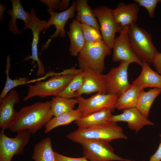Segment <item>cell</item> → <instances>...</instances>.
Here are the masks:
<instances>
[{
  "instance_id": "cell-26",
  "label": "cell",
  "mask_w": 161,
  "mask_h": 161,
  "mask_svg": "<svg viewBox=\"0 0 161 161\" xmlns=\"http://www.w3.org/2000/svg\"><path fill=\"white\" fill-rule=\"evenodd\" d=\"M77 109L58 116L54 117L44 127V133L47 134L55 128L69 124L77 120L81 115Z\"/></svg>"
},
{
  "instance_id": "cell-34",
  "label": "cell",
  "mask_w": 161,
  "mask_h": 161,
  "mask_svg": "<svg viewBox=\"0 0 161 161\" xmlns=\"http://www.w3.org/2000/svg\"><path fill=\"white\" fill-rule=\"evenodd\" d=\"M152 63L157 72L161 75V53L157 52L154 59Z\"/></svg>"
},
{
  "instance_id": "cell-12",
  "label": "cell",
  "mask_w": 161,
  "mask_h": 161,
  "mask_svg": "<svg viewBox=\"0 0 161 161\" xmlns=\"http://www.w3.org/2000/svg\"><path fill=\"white\" fill-rule=\"evenodd\" d=\"M76 8V2L74 1L71 6L65 11L59 13L51 11L48 13L50 15V17L47 21V30L51 25H54L56 30L54 33L51 36V38L42 46V49H47L53 38H56L59 36L62 38L65 37V26L69 19L75 16Z\"/></svg>"
},
{
  "instance_id": "cell-35",
  "label": "cell",
  "mask_w": 161,
  "mask_h": 161,
  "mask_svg": "<svg viewBox=\"0 0 161 161\" xmlns=\"http://www.w3.org/2000/svg\"><path fill=\"white\" fill-rule=\"evenodd\" d=\"M161 137V142L156 152L150 158L148 161H161V134L160 135Z\"/></svg>"
},
{
  "instance_id": "cell-29",
  "label": "cell",
  "mask_w": 161,
  "mask_h": 161,
  "mask_svg": "<svg viewBox=\"0 0 161 161\" xmlns=\"http://www.w3.org/2000/svg\"><path fill=\"white\" fill-rule=\"evenodd\" d=\"M85 72L83 70L76 74L59 96L67 98L75 97L83 85Z\"/></svg>"
},
{
  "instance_id": "cell-30",
  "label": "cell",
  "mask_w": 161,
  "mask_h": 161,
  "mask_svg": "<svg viewBox=\"0 0 161 161\" xmlns=\"http://www.w3.org/2000/svg\"><path fill=\"white\" fill-rule=\"evenodd\" d=\"M81 24L82 30L86 42L94 43L103 40L100 32L89 25Z\"/></svg>"
},
{
  "instance_id": "cell-28",
  "label": "cell",
  "mask_w": 161,
  "mask_h": 161,
  "mask_svg": "<svg viewBox=\"0 0 161 161\" xmlns=\"http://www.w3.org/2000/svg\"><path fill=\"white\" fill-rule=\"evenodd\" d=\"M11 66L10 57H7L6 69L5 71L6 79L4 86L0 95V99L4 98L12 90L18 86L24 85L30 82L29 79L26 77L16 78L11 79L9 77V71Z\"/></svg>"
},
{
  "instance_id": "cell-23",
  "label": "cell",
  "mask_w": 161,
  "mask_h": 161,
  "mask_svg": "<svg viewBox=\"0 0 161 161\" xmlns=\"http://www.w3.org/2000/svg\"><path fill=\"white\" fill-rule=\"evenodd\" d=\"M75 2L77 12L76 19L81 24L90 26L100 32L99 25L87 1L77 0Z\"/></svg>"
},
{
  "instance_id": "cell-13",
  "label": "cell",
  "mask_w": 161,
  "mask_h": 161,
  "mask_svg": "<svg viewBox=\"0 0 161 161\" xmlns=\"http://www.w3.org/2000/svg\"><path fill=\"white\" fill-rule=\"evenodd\" d=\"M31 15L32 20L28 28L31 29L32 34V55L26 57L24 61L30 59L32 60L31 64H34L36 62L38 66V71L42 72L45 71L44 66L38 56V46L39 39L40 33L44 30H47V21L46 20H41L36 16V10L32 8L30 12Z\"/></svg>"
},
{
  "instance_id": "cell-20",
  "label": "cell",
  "mask_w": 161,
  "mask_h": 161,
  "mask_svg": "<svg viewBox=\"0 0 161 161\" xmlns=\"http://www.w3.org/2000/svg\"><path fill=\"white\" fill-rule=\"evenodd\" d=\"M67 33L70 40V54L73 56H78L86 42L81 23L76 19H73L70 24L69 30Z\"/></svg>"
},
{
  "instance_id": "cell-6",
  "label": "cell",
  "mask_w": 161,
  "mask_h": 161,
  "mask_svg": "<svg viewBox=\"0 0 161 161\" xmlns=\"http://www.w3.org/2000/svg\"><path fill=\"white\" fill-rule=\"evenodd\" d=\"M80 144L84 157L90 161H131L115 154L109 142L101 140H86Z\"/></svg>"
},
{
  "instance_id": "cell-5",
  "label": "cell",
  "mask_w": 161,
  "mask_h": 161,
  "mask_svg": "<svg viewBox=\"0 0 161 161\" xmlns=\"http://www.w3.org/2000/svg\"><path fill=\"white\" fill-rule=\"evenodd\" d=\"M112 49L103 40L86 42L78 56L80 68L88 67L102 73L105 69V58L111 54Z\"/></svg>"
},
{
  "instance_id": "cell-17",
  "label": "cell",
  "mask_w": 161,
  "mask_h": 161,
  "mask_svg": "<svg viewBox=\"0 0 161 161\" xmlns=\"http://www.w3.org/2000/svg\"><path fill=\"white\" fill-rule=\"evenodd\" d=\"M20 1V0H11L12 9H8L7 11V13L11 17L8 24L9 30L16 35H21L23 33L17 27L16 21L17 19H21L24 21L25 26L23 30L28 28L32 20L30 13L24 10Z\"/></svg>"
},
{
  "instance_id": "cell-21",
  "label": "cell",
  "mask_w": 161,
  "mask_h": 161,
  "mask_svg": "<svg viewBox=\"0 0 161 161\" xmlns=\"http://www.w3.org/2000/svg\"><path fill=\"white\" fill-rule=\"evenodd\" d=\"M144 88L132 83L117 98L115 108L118 110L136 107L138 100Z\"/></svg>"
},
{
  "instance_id": "cell-10",
  "label": "cell",
  "mask_w": 161,
  "mask_h": 161,
  "mask_svg": "<svg viewBox=\"0 0 161 161\" xmlns=\"http://www.w3.org/2000/svg\"><path fill=\"white\" fill-rule=\"evenodd\" d=\"M118 97L114 95L99 93L88 98H85L80 96L76 98L78 105L77 109L81 112L82 115L105 108H109L113 112L115 109V104Z\"/></svg>"
},
{
  "instance_id": "cell-11",
  "label": "cell",
  "mask_w": 161,
  "mask_h": 161,
  "mask_svg": "<svg viewBox=\"0 0 161 161\" xmlns=\"http://www.w3.org/2000/svg\"><path fill=\"white\" fill-rule=\"evenodd\" d=\"M128 26L123 27L119 36L116 38L112 49V61L135 63L142 66L143 62L136 56L130 45L128 36Z\"/></svg>"
},
{
  "instance_id": "cell-4",
  "label": "cell",
  "mask_w": 161,
  "mask_h": 161,
  "mask_svg": "<svg viewBox=\"0 0 161 161\" xmlns=\"http://www.w3.org/2000/svg\"><path fill=\"white\" fill-rule=\"evenodd\" d=\"M76 74H63L62 72L55 73L49 79L28 85V90L23 100L26 101L36 96L45 98L50 96H59Z\"/></svg>"
},
{
  "instance_id": "cell-3",
  "label": "cell",
  "mask_w": 161,
  "mask_h": 161,
  "mask_svg": "<svg viewBox=\"0 0 161 161\" xmlns=\"http://www.w3.org/2000/svg\"><path fill=\"white\" fill-rule=\"evenodd\" d=\"M128 36L131 47L137 57L142 61L152 63L158 52L151 34L135 23L128 26Z\"/></svg>"
},
{
  "instance_id": "cell-37",
  "label": "cell",
  "mask_w": 161,
  "mask_h": 161,
  "mask_svg": "<svg viewBox=\"0 0 161 161\" xmlns=\"http://www.w3.org/2000/svg\"><path fill=\"white\" fill-rule=\"evenodd\" d=\"M5 7L2 4H0V19L1 22H2L4 20V13L5 9Z\"/></svg>"
},
{
  "instance_id": "cell-27",
  "label": "cell",
  "mask_w": 161,
  "mask_h": 161,
  "mask_svg": "<svg viewBox=\"0 0 161 161\" xmlns=\"http://www.w3.org/2000/svg\"><path fill=\"white\" fill-rule=\"evenodd\" d=\"M161 92V89L157 88H154L147 92L143 90L140 95L136 108L148 118L152 105Z\"/></svg>"
},
{
  "instance_id": "cell-1",
  "label": "cell",
  "mask_w": 161,
  "mask_h": 161,
  "mask_svg": "<svg viewBox=\"0 0 161 161\" xmlns=\"http://www.w3.org/2000/svg\"><path fill=\"white\" fill-rule=\"evenodd\" d=\"M53 116L51 101L37 102L22 107L18 112L9 129L16 132L27 130L31 134H34L45 127Z\"/></svg>"
},
{
  "instance_id": "cell-2",
  "label": "cell",
  "mask_w": 161,
  "mask_h": 161,
  "mask_svg": "<svg viewBox=\"0 0 161 161\" xmlns=\"http://www.w3.org/2000/svg\"><path fill=\"white\" fill-rule=\"evenodd\" d=\"M66 137L74 142L79 143L86 140H98L109 142L119 139H126L122 128L116 123H109L86 128H78L68 134Z\"/></svg>"
},
{
  "instance_id": "cell-24",
  "label": "cell",
  "mask_w": 161,
  "mask_h": 161,
  "mask_svg": "<svg viewBox=\"0 0 161 161\" xmlns=\"http://www.w3.org/2000/svg\"><path fill=\"white\" fill-rule=\"evenodd\" d=\"M32 158L34 161H55L50 138H45L35 144Z\"/></svg>"
},
{
  "instance_id": "cell-9",
  "label": "cell",
  "mask_w": 161,
  "mask_h": 161,
  "mask_svg": "<svg viewBox=\"0 0 161 161\" xmlns=\"http://www.w3.org/2000/svg\"><path fill=\"white\" fill-rule=\"evenodd\" d=\"M129 63L120 62L119 65L112 68L105 75L107 94L118 97L130 85L128 77Z\"/></svg>"
},
{
  "instance_id": "cell-36",
  "label": "cell",
  "mask_w": 161,
  "mask_h": 161,
  "mask_svg": "<svg viewBox=\"0 0 161 161\" xmlns=\"http://www.w3.org/2000/svg\"><path fill=\"white\" fill-rule=\"evenodd\" d=\"M69 0H62L60 1L58 8L59 10L63 11L69 8Z\"/></svg>"
},
{
  "instance_id": "cell-31",
  "label": "cell",
  "mask_w": 161,
  "mask_h": 161,
  "mask_svg": "<svg viewBox=\"0 0 161 161\" xmlns=\"http://www.w3.org/2000/svg\"><path fill=\"white\" fill-rule=\"evenodd\" d=\"M134 1L140 6L145 7L147 10L149 16L153 18L157 5L161 3V0H134Z\"/></svg>"
},
{
  "instance_id": "cell-15",
  "label": "cell",
  "mask_w": 161,
  "mask_h": 161,
  "mask_svg": "<svg viewBox=\"0 0 161 161\" xmlns=\"http://www.w3.org/2000/svg\"><path fill=\"white\" fill-rule=\"evenodd\" d=\"M19 94L13 89L3 98L0 99V127L5 130L14 120L18 112L14 106L20 101Z\"/></svg>"
},
{
  "instance_id": "cell-14",
  "label": "cell",
  "mask_w": 161,
  "mask_h": 161,
  "mask_svg": "<svg viewBox=\"0 0 161 161\" xmlns=\"http://www.w3.org/2000/svg\"><path fill=\"white\" fill-rule=\"evenodd\" d=\"M85 72L82 87L76 94V98L84 94H107L105 75L91 69H83Z\"/></svg>"
},
{
  "instance_id": "cell-18",
  "label": "cell",
  "mask_w": 161,
  "mask_h": 161,
  "mask_svg": "<svg viewBox=\"0 0 161 161\" xmlns=\"http://www.w3.org/2000/svg\"><path fill=\"white\" fill-rule=\"evenodd\" d=\"M139 10V6L136 3L126 4L120 2L116 8L112 10V12L116 21L123 28L136 23Z\"/></svg>"
},
{
  "instance_id": "cell-22",
  "label": "cell",
  "mask_w": 161,
  "mask_h": 161,
  "mask_svg": "<svg viewBox=\"0 0 161 161\" xmlns=\"http://www.w3.org/2000/svg\"><path fill=\"white\" fill-rule=\"evenodd\" d=\"M140 74L132 82L143 88L153 87L161 89V75L150 67L149 63L142 61Z\"/></svg>"
},
{
  "instance_id": "cell-32",
  "label": "cell",
  "mask_w": 161,
  "mask_h": 161,
  "mask_svg": "<svg viewBox=\"0 0 161 161\" xmlns=\"http://www.w3.org/2000/svg\"><path fill=\"white\" fill-rule=\"evenodd\" d=\"M55 161H90L84 157L72 158L64 156L54 151Z\"/></svg>"
},
{
  "instance_id": "cell-8",
  "label": "cell",
  "mask_w": 161,
  "mask_h": 161,
  "mask_svg": "<svg viewBox=\"0 0 161 161\" xmlns=\"http://www.w3.org/2000/svg\"><path fill=\"white\" fill-rule=\"evenodd\" d=\"M99 23L100 31L103 41L112 49L115 35L123 28L115 20L112 10L107 6H99L92 10Z\"/></svg>"
},
{
  "instance_id": "cell-19",
  "label": "cell",
  "mask_w": 161,
  "mask_h": 161,
  "mask_svg": "<svg viewBox=\"0 0 161 161\" xmlns=\"http://www.w3.org/2000/svg\"><path fill=\"white\" fill-rule=\"evenodd\" d=\"M112 111L105 108L100 110L81 115L75 123L78 128H86L109 123L111 121Z\"/></svg>"
},
{
  "instance_id": "cell-7",
  "label": "cell",
  "mask_w": 161,
  "mask_h": 161,
  "mask_svg": "<svg viewBox=\"0 0 161 161\" xmlns=\"http://www.w3.org/2000/svg\"><path fill=\"white\" fill-rule=\"evenodd\" d=\"M4 130L0 132V161H11L15 155L23 153L28 144L31 134L27 130L17 132L14 138L6 135Z\"/></svg>"
},
{
  "instance_id": "cell-25",
  "label": "cell",
  "mask_w": 161,
  "mask_h": 161,
  "mask_svg": "<svg viewBox=\"0 0 161 161\" xmlns=\"http://www.w3.org/2000/svg\"><path fill=\"white\" fill-rule=\"evenodd\" d=\"M77 104L76 99L60 96L52 97L51 101V107L53 116H58L73 110Z\"/></svg>"
},
{
  "instance_id": "cell-33",
  "label": "cell",
  "mask_w": 161,
  "mask_h": 161,
  "mask_svg": "<svg viewBox=\"0 0 161 161\" xmlns=\"http://www.w3.org/2000/svg\"><path fill=\"white\" fill-rule=\"evenodd\" d=\"M39 1L46 5L48 7L47 11L54 12L59 8L60 1L59 0H40Z\"/></svg>"
},
{
  "instance_id": "cell-16",
  "label": "cell",
  "mask_w": 161,
  "mask_h": 161,
  "mask_svg": "<svg viewBox=\"0 0 161 161\" xmlns=\"http://www.w3.org/2000/svg\"><path fill=\"white\" fill-rule=\"evenodd\" d=\"M123 111V112L120 114L113 115L111 121L115 123L126 122L129 128L136 133L145 126L154 125L153 122L148 120L136 107L125 109Z\"/></svg>"
}]
</instances>
